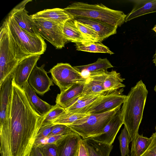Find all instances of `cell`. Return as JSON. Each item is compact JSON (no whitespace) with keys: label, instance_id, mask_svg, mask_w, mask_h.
<instances>
[{"label":"cell","instance_id":"25","mask_svg":"<svg viewBox=\"0 0 156 156\" xmlns=\"http://www.w3.org/2000/svg\"><path fill=\"white\" fill-rule=\"evenodd\" d=\"M73 67L81 73L84 72L90 73L106 70L108 68L113 67L107 58H99L95 62L88 65L74 66Z\"/></svg>","mask_w":156,"mask_h":156},{"label":"cell","instance_id":"11","mask_svg":"<svg viewBox=\"0 0 156 156\" xmlns=\"http://www.w3.org/2000/svg\"><path fill=\"white\" fill-rule=\"evenodd\" d=\"M31 0H23L14 8L9 13L19 26L29 34L34 36H40L35 23L25 7Z\"/></svg>","mask_w":156,"mask_h":156},{"label":"cell","instance_id":"34","mask_svg":"<svg viewBox=\"0 0 156 156\" xmlns=\"http://www.w3.org/2000/svg\"><path fill=\"white\" fill-rule=\"evenodd\" d=\"M75 133H76L68 126L63 124H58L55 125L51 132L48 136L67 135Z\"/></svg>","mask_w":156,"mask_h":156},{"label":"cell","instance_id":"30","mask_svg":"<svg viewBox=\"0 0 156 156\" xmlns=\"http://www.w3.org/2000/svg\"><path fill=\"white\" fill-rule=\"evenodd\" d=\"M76 27L82 35L88 41L93 42H99L98 34L93 29L87 25L74 19Z\"/></svg>","mask_w":156,"mask_h":156},{"label":"cell","instance_id":"1","mask_svg":"<svg viewBox=\"0 0 156 156\" xmlns=\"http://www.w3.org/2000/svg\"><path fill=\"white\" fill-rule=\"evenodd\" d=\"M10 128L13 156H28L42 123L23 89L12 80Z\"/></svg>","mask_w":156,"mask_h":156},{"label":"cell","instance_id":"3","mask_svg":"<svg viewBox=\"0 0 156 156\" xmlns=\"http://www.w3.org/2000/svg\"><path fill=\"white\" fill-rule=\"evenodd\" d=\"M64 9L74 19L79 17L92 19L117 28L124 23L127 16L122 11L111 9L101 3L90 4L75 2Z\"/></svg>","mask_w":156,"mask_h":156},{"label":"cell","instance_id":"16","mask_svg":"<svg viewBox=\"0 0 156 156\" xmlns=\"http://www.w3.org/2000/svg\"><path fill=\"white\" fill-rule=\"evenodd\" d=\"M30 16L33 19L46 20L62 26L67 21L74 20L64 9L59 8L45 9Z\"/></svg>","mask_w":156,"mask_h":156},{"label":"cell","instance_id":"6","mask_svg":"<svg viewBox=\"0 0 156 156\" xmlns=\"http://www.w3.org/2000/svg\"><path fill=\"white\" fill-rule=\"evenodd\" d=\"M52 81L59 88L60 92L74 84L84 83L87 78L68 63H58L49 71Z\"/></svg>","mask_w":156,"mask_h":156},{"label":"cell","instance_id":"15","mask_svg":"<svg viewBox=\"0 0 156 156\" xmlns=\"http://www.w3.org/2000/svg\"><path fill=\"white\" fill-rule=\"evenodd\" d=\"M122 124L120 109L106 126L101 133L87 138L112 145Z\"/></svg>","mask_w":156,"mask_h":156},{"label":"cell","instance_id":"5","mask_svg":"<svg viewBox=\"0 0 156 156\" xmlns=\"http://www.w3.org/2000/svg\"><path fill=\"white\" fill-rule=\"evenodd\" d=\"M4 21L10 34L23 52L29 55L44 54L47 44L41 36H34L27 33L9 14Z\"/></svg>","mask_w":156,"mask_h":156},{"label":"cell","instance_id":"14","mask_svg":"<svg viewBox=\"0 0 156 156\" xmlns=\"http://www.w3.org/2000/svg\"><path fill=\"white\" fill-rule=\"evenodd\" d=\"M41 55H31L20 62L13 71L12 80L18 86L23 88L27 81L29 76L37 65Z\"/></svg>","mask_w":156,"mask_h":156},{"label":"cell","instance_id":"36","mask_svg":"<svg viewBox=\"0 0 156 156\" xmlns=\"http://www.w3.org/2000/svg\"><path fill=\"white\" fill-rule=\"evenodd\" d=\"M54 125L53 123L42 125L39 129L36 140L41 139L48 136Z\"/></svg>","mask_w":156,"mask_h":156},{"label":"cell","instance_id":"24","mask_svg":"<svg viewBox=\"0 0 156 156\" xmlns=\"http://www.w3.org/2000/svg\"><path fill=\"white\" fill-rule=\"evenodd\" d=\"M85 142L89 156H109L113 145H109L92 139H84Z\"/></svg>","mask_w":156,"mask_h":156},{"label":"cell","instance_id":"2","mask_svg":"<svg viewBox=\"0 0 156 156\" xmlns=\"http://www.w3.org/2000/svg\"><path fill=\"white\" fill-rule=\"evenodd\" d=\"M148 93L145 85L140 80L131 88L121 109L123 124L131 142L139 134Z\"/></svg>","mask_w":156,"mask_h":156},{"label":"cell","instance_id":"31","mask_svg":"<svg viewBox=\"0 0 156 156\" xmlns=\"http://www.w3.org/2000/svg\"><path fill=\"white\" fill-rule=\"evenodd\" d=\"M66 112L64 108L56 104L44 117H42L41 126L53 123L55 120Z\"/></svg>","mask_w":156,"mask_h":156},{"label":"cell","instance_id":"42","mask_svg":"<svg viewBox=\"0 0 156 156\" xmlns=\"http://www.w3.org/2000/svg\"><path fill=\"white\" fill-rule=\"evenodd\" d=\"M154 90L156 92V84L154 88Z\"/></svg>","mask_w":156,"mask_h":156},{"label":"cell","instance_id":"18","mask_svg":"<svg viewBox=\"0 0 156 156\" xmlns=\"http://www.w3.org/2000/svg\"><path fill=\"white\" fill-rule=\"evenodd\" d=\"M93 29L98 34L100 42L116 33L117 28L100 21L86 18L74 19Z\"/></svg>","mask_w":156,"mask_h":156},{"label":"cell","instance_id":"8","mask_svg":"<svg viewBox=\"0 0 156 156\" xmlns=\"http://www.w3.org/2000/svg\"><path fill=\"white\" fill-rule=\"evenodd\" d=\"M123 88L100 96L84 111L83 113L98 114L111 110L124 103L126 95L123 94Z\"/></svg>","mask_w":156,"mask_h":156},{"label":"cell","instance_id":"41","mask_svg":"<svg viewBox=\"0 0 156 156\" xmlns=\"http://www.w3.org/2000/svg\"><path fill=\"white\" fill-rule=\"evenodd\" d=\"M152 30L154 31L156 33V24L154 26Z\"/></svg>","mask_w":156,"mask_h":156},{"label":"cell","instance_id":"20","mask_svg":"<svg viewBox=\"0 0 156 156\" xmlns=\"http://www.w3.org/2000/svg\"><path fill=\"white\" fill-rule=\"evenodd\" d=\"M135 3L132 11L127 15L125 22L148 13L156 12V0H131Z\"/></svg>","mask_w":156,"mask_h":156},{"label":"cell","instance_id":"39","mask_svg":"<svg viewBox=\"0 0 156 156\" xmlns=\"http://www.w3.org/2000/svg\"><path fill=\"white\" fill-rule=\"evenodd\" d=\"M28 156H44L39 148L34 146Z\"/></svg>","mask_w":156,"mask_h":156},{"label":"cell","instance_id":"29","mask_svg":"<svg viewBox=\"0 0 156 156\" xmlns=\"http://www.w3.org/2000/svg\"><path fill=\"white\" fill-rule=\"evenodd\" d=\"M88 115L86 113H79L66 111L55 120L53 123L55 125L60 124L67 125L84 118Z\"/></svg>","mask_w":156,"mask_h":156},{"label":"cell","instance_id":"4","mask_svg":"<svg viewBox=\"0 0 156 156\" xmlns=\"http://www.w3.org/2000/svg\"><path fill=\"white\" fill-rule=\"evenodd\" d=\"M121 106L109 111L89 114L87 116L67 126L84 139L101 133L104 129L120 109Z\"/></svg>","mask_w":156,"mask_h":156},{"label":"cell","instance_id":"26","mask_svg":"<svg viewBox=\"0 0 156 156\" xmlns=\"http://www.w3.org/2000/svg\"><path fill=\"white\" fill-rule=\"evenodd\" d=\"M153 136L148 138L139 134L132 141L130 156H140L150 144Z\"/></svg>","mask_w":156,"mask_h":156},{"label":"cell","instance_id":"45","mask_svg":"<svg viewBox=\"0 0 156 156\" xmlns=\"http://www.w3.org/2000/svg\"><path fill=\"white\" fill-rule=\"evenodd\" d=\"M126 156H129V154H128Z\"/></svg>","mask_w":156,"mask_h":156},{"label":"cell","instance_id":"28","mask_svg":"<svg viewBox=\"0 0 156 156\" xmlns=\"http://www.w3.org/2000/svg\"><path fill=\"white\" fill-rule=\"evenodd\" d=\"M82 94L88 96H102L105 95L107 93L100 82L87 78L84 84Z\"/></svg>","mask_w":156,"mask_h":156},{"label":"cell","instance_id":"40","mask_svg":"<svg viewBox=\"0 0 156 156\" xmlns=\"http://www.w3.org/2000/svg\"><path fill=\"white\" fill-rule=\"evenodd\" d=\"M153 60L152 62L154 63L155 66H156V48L155 50V54L153 55L152 57Z\"/></svg>","mask_w":156,"mask_h":156},{"label":"cell","instance_id":"22","mask_svg":"<svg viewBox=\"0 0 156 156\" xmlns=\"http://www.w3.org/2000/svg\"><path fill=\"white\" fill-rule=\"evenodd\" d=\"M101 96L82 94L69 103L65 109L67 112L83 113L85 110Z\"/></svg>","mask_w":156,"mask_h":156},{"label":"cell","instance_id":"32","mask_svg":"<svg viewBox=\"0 0 156 156\" xmlns=\"http://www.w3.org/2000/svg\"><path fill=\"white\" fill-rule=\"evenodd\" d=\"M121 156H126L129 153V146L131 140L128 132L125 127L122 130L118 137Z\"/></svg>","mask_w":156,"mask_h":156},{"label":"cell","instance_id":"37","mask_svg":"<svg viewBox=\"0 0 156 156\" xmlns=\"http://www.w3.org/2000/svg\"><path fill=\"white\" fill-rule=\"evenodd\" d=\"M152 135L153 138L150 144L140 156H156V133H154Z\"/></svg>","mask_w":156,"mask_h":156},{"label":"cell","instance_id":"13","mask_svg":"<svg viewBox=\"0 0 156 156\" xmlns=\"http://www.w3.org/2000/svg\"><path fill=\"white\" fill-rule=\"evenodd\" d=\"M45 64L40 67L35 66L31 72L28 82L36 93L43 95L50 90V87L53 86L52 80L47 75L45 70Z\"/></svg>","mask_w":156,"mask_h":156},{"label":"cell","instance_id":"23","mask_svg":"<svg viewBox=\"0 0 156 156\" xmlns=\"http://www.w3.org/2000/svg\"><path fill=\"white\" fill-rule=\"evenodd\" d=\"M63 33L67 41L76 43L84 44L91 42L88 41L82 34L75 26L74 20L66 22L63 26Z\"/></svg>","mask_w":156,"mask_h":156},{"label":"cell","instance_id":"9","mask_svg":"<svg viewBox=\"0 0 156 156\" xmlns=\"http://www.w3.org/2000/svg\"><path fill=\"white\" fill-rule=\"evenodd\" d=\"M40 35L56 49H62L67 42L63 33V26L46 20L33 19Z\"/></svg>","mask_w":156,"mask_h":156},{"label":"cell","instance_id":"33","mask_svg":"<svg viewBox=\"0 0 156 156\" xmlns=\"http://www.w3.org/2000/svg\"><path fill=\"white\" fill-rule=\"evenodd\" d=\"M7 31L10 49L16 59L20 62L27 57L31 55L27 54L22 51L10 34L8 28Z\"/></svg>","mask_w":156,"mask_h":156},{"label":"cell","instance_id":"19","mask_svg":"<svg viewBox=\"0 0 156 156\" xmlns=\"http://www.w3.org/2000/svg\"><path fill=\"white\" fill-rule=\"evenodd\" d=\"M81 137L77 133L69 134L56 144L58 156H71L77 150Z\"/></svg>","mask_w":156,"mask_h":156},{"label":"cell","instance_id":"35","mask_svg":"<svg viewBox=\"0 0 156 156\" xmlns=\"http://www.w3.org/2000/svg\"><path fill=\"white\" fill-rule=\"evenodd\" d=\"M44 156H58L57 145L48 144L39 147Z\"/></svg>","mask_w":156,"mask_h":156},{"label":"cell","instance_id":"7","mask_svg":"<svg viewBox=\"0 0 156 156\" xmlns=\"http://www.w3.org/2000/svg\"><path fill=\"white\" fill-rule=\"evenodd\" d=\"M0 85L11 73L19 62L10 47L7 28L5 21L0 28Z\"/></svg>","mask_w":156,"mask_h":156},{"label":"cell","instance_id":"12","mask_svg":"<svg viewBox=\"0 0 156 156\" xmlns=\"http://www.w3.org/2000/svg\"><path fill=\"white\" fill-rule=\"evenodd\" d=\"M87 78L100 82L107 94L126 86L122 83L125 79L121 77L119 73L115 70L110 72H108L107 70H102L90 73Z\"/></svg>","mask_w":156,"mask_h":156},{"label":"cell","instance_id":"43","mask_svg":"<svg viewBox=\"0 0 156 156\" xmlns=\"http://www.w3.org/2000/svg\"><path fill=\"white\" fill-rule=\"evenodd\" d=\"M155 133H156V126L155 127Z\"/></svg>","mask_w":156,"mask_h":156},{"label":"cell","instance_id":"21","mask_svg":"<svg viewBox=\"0 0 156 156\" xmlns=\"http://www.w3.org/2000/svg\"><path fill=\"white\" fill-rule=\"evenodd\" d=\"M84 83L74 84L58 94L55 101L56 104L65 108L69 103L82 94Z\"/></svg>","mask_w":156,"mask_h":156},{"label":"cell","instance_id":"10","mask_svg":"<svg viewBox=\"0 0 156 156\" xmlns=\"http://www.w3.org/2000/svg\"><path fill=\"white\" fill-rule=\"evenodd\" d=\"M13 71L0 85V126L10 125L12 82Z\"/></svg>","mask_w":156,"mask_h":156},{"label":"cell","instance_id":"38","mask_svg":"<svg viewBox=\"0 0 156 156\" xmlns=\"http://www.w3.org/2000/svg\"><path fill=\"white\" fill-rule=\"evenodd\" d=\"M75 156H89L85 140L82 138L79 141Z\"/></svg>","mask_w":156,"mask_h":156},{"label":"cell","instance_id":"17","mask_svg":"<svg viewBox=\"0 0 156 156\" xmlns=\"http://www.w3.org/2000/svg\"><path fill=\"white\" fill-rule=\"evenodd\" d=\"M28 101L34 110L41 117H44L53 108L51 105L39 98L27 81L22 88Z\"/></svg>","mask_w":156,"mask_h":156},{"label":"cell","instance_id":"27","mask_svg":"<svg viewBox=\"0 0 156 156\" xmlns=\"http://www.w3.org/2000/svg\"><path fill=\"white\" fill-rule=\"evenodd\" d=\"M76 50L77 51L94 53H108L110 55L114 53L107 46L99 42H89L84 44L76 43Z\"/></svg>","mask_w":156,"mask_h":156},{"label":"cell","instance_id":"44","mask_svg":"<svg viewBox=\"0 0 156 156\" xmlns=\"http://www.w3.org/2000/svg\"><path fill=\"white\" fill-rule=\"evenodd\" d=\"M75 153L74 154H73L71 156H75Z\"/></svg>","mask_w":156,"mask_h":156}]
</instances>
